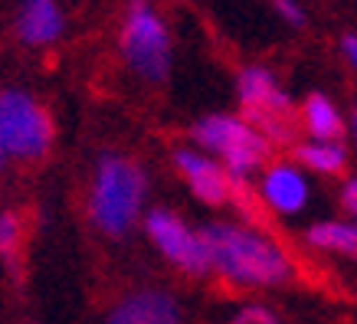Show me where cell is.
Here are the masks:
<instances>
[{
  "label": "cell",
  "mask_w": 357,
  "mask_h": 324,
  "mask_svg": "<svg viewBox=\"0 0 357 324\" xmlns=\"http://www.w3.org/2000/svg\"><path fill=\"white\" fill-rule=\"evenodd\" d=\"M194 144L197 151H204L213 161H220V167L233 180L249 177L259 167H266L272 151L269 141L239 115H204L194 125Z\"/></svg>",
  "instance_id": "obj_3"
},
{
  "label": "cell",
  "mask_w": 357,
  "mask_h": 324,
  "mask_svg": "<svg viewBox=\"0 0 357 324\" xmlns=\"http://www.w3.org/2000/svg\"><path fill=\"white\" fill-rule=\"evenodd\" d=\"M148 200V173L125 154H102L89 187V219L98 233L128 236Z\"/></svg>",
  "instance_id": "obj_2"
},
{
  "label": "cell",
  "mask_w": 357,
  "mask_h": 324,
  "mask_svg": "<svg viewBox=\"0 0 357 324\" xmlns=\"http://www.w3.org/2000/svg\"><path fill=\"white\" fill-rule=\"evenodd\" d=\"M302 171H314V173H341L347 167V151L341 141H308L298 144L295 151Z\"/></svg>",
  "instance_id": "obj_14"
},
{
  "label": "cell",
  "mask_w": 357,
  "mask_h": 324,
  "mask_svg": "<svg viewBox=\"0 0 357 324\" xmlns=\"http://www.w3.org/2000/svg\"><path fill=\"white\" fill-rule=\"evenodd\" d=\"M341 53H344V59L351 65L357 63V36L354 33H344V36H341Z\"/></svg>",
  "instance_id": "obj_19"
},
{
  "label": "cell",
  "mask_w": 357,
  "mask_h": 324,
  "mask_svg": "<svg viewBox=\"0 0 357 324\" xmlns=\"http://www.w3.org/2000/svg\"><path fill=\"white\" fill-rule=\"evenodd\" d=\"M3 161H7V157H3V154H0V167H3Z\"/></svg>",
  "instance_id": "obj_20"
},
{
  "label": "cell",
  "mask_w": 357,
  "mask_h": 324,
  "mask_svg": "<svg viewBox=\"0 0 357 324\" xmlns=\"http://www.w3.org/2000/svg\"><path fill=\"white\" fill-rule=\"evenodd\" d=\"M206 265L236 288H275L295 275L289 252L256 226L206 223L200 229Z\"/></svg>",
  "instance_id": "obj_1"
},
{
  "label": "cell",
  "mask_w": 357,
  "mask_h": 324,
  "mask_svg": "<svg viewBox=\"0 0 357 324\" xmlns=\"http://www.w3.org/2000/svg\"><path fill=\"white\" fill-rule=\"evenodd\" d=\"M17 249H20V216L0 213V256L10 269H17Z\"/></svg>",
  "instance_id": "obj_15"
},
{
  "label": "cell",
  "mask_w": 357,
  "mask_h": 324,
  "mask_svg": "<svg viewBox=\"0 0 357 324\" xmlns=\"http://www.w3.org/2000/svg\"><path fill=\"white\" fill-rule=\"evenodd\" d=\"M174 164H177V171L187 180V187L194 190L197 200H204L210 206H220L233 196L236 180L210 154L197 151V148H181V151H174Z\"/></svg>",
  "instance_id": "obj_8"
},
{
  "label": "cell",
  "mask_w": 357,
  "mask_h": 324,
  "mask_svg": "<svg viewBox=\"0 0 357 324\" xmlns=\"http://www.w3.org/2000/svg\"><path fill=\"white\" fill-rule=\"evenodd\" d=\"M305 242L318 252H335V256H354L357 252V226L354 219H321L308 226Z\"/></svg>",
  "instance_id": "obj_13"
},
{
  "label": "cell",
  "mask_w": 357,
  "mask_h": 324,
  "mask_svg": "<svg viewBox=\"0 0 357 324\" xmlns=\"http://www.w3.org/2000/svg\"><path fill=\"white\" fill-rule=\"evenodd\" d=\"M66 30L63 7L56 0H20L17 13V36L26 46H50Z\"/></svg>",
  "instance_id": "obj_11"
},
{
  "label": "cell",
  "mask_w": 357,
  "mask_h": 324,
  "mask_svg": "<svg viewBox=\"0 0 357 324\" xmlns=\"http://www.w3.org/2000/svg\"><path fill=\"white\" fill-rule=\"evenodd\" d=\"M275 13H279L285 23H292V26H302L305 23V10L298 0H275Z\"/></svg>",
  "instance_id": "obj_17"
},
{
  "label": "cell",
  "mask_w": 357,
  "mask_h": 324,
  "mask_svg": "<svg viewBox=\"0 0 357 324\" xmlns=\"http://www.w3.org/2000/svg\"><path fill=\"white\" fill-rule=\"evenodd\" d=\"M259 196L272 213L298 216L308 206V200H312V187H308V177H305V171L298 164L279 161L262 171Z\"/></svg>",
  "instance_id": "obj_9"
},
{
  "label": "cell",
  "mask_w": 357,
  "mask_h": 324,
  "mask_svg": "<svg viewBox=\"0 0 357 324\" xmlns=\"http://www.w3.org/2000/svg\"><path fill=\"white\" fill-rule=\"evenodd\" d=\"M144 233L164 259L187 275H206V249L200 229H190L174 210H151L144 216Z\"/></svg>",
  "instance_id": "obj_7"
},
{
  "label": "cell",
  "mask_w": 357,
  "mask_h": 324,
  "mask_svg": "<svg viewBox=\"0 0 357 324\" xmlns=\"http://www.w3.org/2000/svg\"><path fill=\"white\" fill-rule=\"evenodd\" d=\"M341 206H344V213L354 216V210H357V180L354 177L344 180V187H341Z\"/></svg>",
  "instance_id": "obj_18"
},
{
  "label": "cell",
  "mask_w": 357,
  "mask_h": 324,
  "mask_svg": "<svg viewBox=\"0 0 357 324\" xmlns=\"http://www.w3.org/2000/svg\"><path fill=\"white\" fill-rule=\"evenodd\" d=\"M233 324H282L279 314L266 308V304H243L236 314H233Z\"/></svg>",
  "instance_id": "obj_16"
},
{
  "label": "cell",
  "mask_w": 357,
  "mask_h": 324,
  "mask_svg": "<svg viewBox=\"0 0 357 324\" xmlns=\"http://www.w3.org/2000/svg\"><path fill=\"white\" fill-rule=\"evenodd\" d=\"M53 118L23 88L0 92V154L17 161H40L53 148Z\"/></svg>",
  "instance_id": "obj_5"
},
{
  "label": "cell",
  "mask_w": 357,
  "mask_h": 324,
  "mask_svg": "<svg viewBox=\"0 0 357 324\" xmlns=\"http://www.w3.org/2000/svg\"><path fill=\"white\" fill-rule=\"evenodd\" d=\"M302 121L312 141H341L344 138V115L341 108L321 92H312L302 105Z\"/></svg>",
  "instance_id": "obj_12"
},
{
  "label": "cell",
  "mask_w": 357,
  "mask_h": 324,
  "mask_svg": "<svg viewBox=\"0 0 357 324\" xmlns=\"http://www.w3.org/2000/svg\"><path fill=\"white\" fill-rule=\"evenodd\" d=\"M236 92L246 111V121L269 141H289L292 128H289V92L279 86V79L272 76V69L266 65H246L236 79Z\"/></svg>",
  "instance_id": "obj_6"
},
{
  "label": "cell",
  "mask_w": 357,
  "mask_h": 324,
  "mask_svg": "<svg viewBox=\"0 0 357 324\" xmlns=\"http://www.w3.org/2000/svg\"><path fill=\"white\" fill-rule=\"evenodd\" d=\"M105 324H184L181 304L164 288H141L121 298L109 311Z\"/></svg>",
  "instance_id": "obj_10"
},
{
  "label": "cell",
  "mask_w": 357,
  "mask_h": 324,
  "mask_svg": "<svg viewBox=\"0 0 357 324\" xmlns=\"http://www.w3.org/2000/svg\"><path fill=\"white\" fill-rule=\"evenodd\" d=\"M119 49L131 72H138L148 82H164L171 72L174 43L164 17L151 0H131L125 20H121Z\"/></svg>",
  "instance_id": "obj_4"
}]
</instances>
